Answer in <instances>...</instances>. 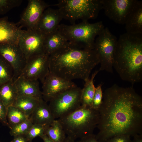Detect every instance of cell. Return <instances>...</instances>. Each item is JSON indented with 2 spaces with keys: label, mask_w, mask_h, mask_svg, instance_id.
I'll use <instances>...</instances> for the list:
<instances>
[{
  "label": "cell",
  "mask_w": 142,
  "mask_h": 142,
  "mask_svg": "<svg viewBox=\"0 0 142 142\" xmlns=\"http://www.w3.org/2000/svg\"><path fill=\"white\" fill-rule=\"evenodd\" d=\"M99 112V131L95 135L99 142L119 135L142 134V98L132 86L115 84L106 89Z\"/></svg>",
  "instance_id": "obj_1"
},
{
  "label": "cell",
  "mask_w": 142,
  "mask_h": 142,
  "mask_svg": "<svg viewBox=\"0 0 142 142\" xmlns=\"http://www.w3.org/2000/svg\"><path fill=\"white\" fill-rule=\"evenodd\" d=\"M99 64L93 49L82 48L69 42L49 57V72L72 81L75 79L85 81Z\"/></svg>",
  "instance_id": "obj_2"
},
{
  "label": "cell",
  "mask_w": 142,
  "mask_h": 142,
  "mask_svg": "<svg viewBox=\"0 0 142 142\" xmlns=\"http://www.w3.org/2000/svg\"><path fill=\"white\" fill-rule=\"evenodd\" d=\"M113 68L121 78L132 85L142 80V34L126 32L117 42Z\"/></svg>",
  "instance_id": "obj_3"
},
{
  "label": "cell",
  "mask_w": 142,
  "mask_h": 142,
  "mask_svg": "<svg viewBox=\"0 0 142 142\" xmlns=\"http://www.w3.org/2000/svg\"><path fill=\"white\" fill-rule=\"evenodd\" d=\"M99 119L98 111L81 106L69 114L57 119L67 136L75 140L93 134Z\"/></svg>",
  "instance_id": "obj_4"
},
{
  "label": "cell",
  "mask_w": 142,
  "mask_h": 142,
  "mask_svg": "<svg viewBox=\"0 0 142 142\" xmlns=\"http://www.w3.org/2000/svg\"><path fill=\"white\" fill-rule=\"evenodd\" d=\"M104 28L100 21L90 23L82 21L77 24H60L58 29L69 42L82 48L93 49L97 36Z\"/></svg>",
  "instance_id": "obj_5"
},
{
  "label": "cell",
  "mask_w": 142,
  "mask_h": 142,
  "mask_svg": "<svg viewBox=\"0 0 142 142\" xmlns=\"http://www.w3.org/2000/svg\"><path fill=\"white\" fill-rule=\"evenodd\" d=\"M56 6L63 18L72 24L78 19L84 21L94 19L102 9V0H59Z\"/></svg>",
  "instance_id": "obj_6"
},
{
  "label": "cell",
  "mask_w": 142,
  "mask_h": 142,
  "mask_svg": "<svg viewBox=\"0 0 142 142\" xmlns=\"http://www.w3.org/2000/svg\"><path fill=\"white\" fill-rule=\"evenodd\" d=\"M117 38L107 27L105 28L96 37L93 49L98 57L99 71L113 72V63Z\"/></svg>",
  "instance_id": "obj_7"
},
{
  "label": "cell",
  "mask_w": 142,
  "mask_h": 142,
  "mask_svg": "<svg viewBox=\"0 0 142 142\" xmlns=\"http://www.w3.org/2000/svg\"><path fill=\"white\" fill-rule=\"evenodd\" d=\"M82 90L77 86L59 93L49 101V107L55 119L67 115L81 106Z\"/></svg>",
  "instance_id": "obj_8"
},
{
  "label": "cell",
  "mask_w": 142,
  "mask_h": 142,
  "mask_svg": "<svg viewBox=\"0 0 142 142\" xmlns=\"http://www.w3.org/2000/svg\"><path fill=\"white\" fill-rule=\"evenodd\" d=\"M45 36L37 29L21 30L18 44L27 61L34 56L44 53V44Z\"/></svg>",
  "instance_id": "obj_9"
},
{
  "label": "cell",
  "mask_w": 142,
  "mask_h": 142,
  "mask_svg": "<svg viewBox=\"0 0 142 142\" xmlns=\"http://www.w3.org/2000/svg\"><path fill=\"white\" fill-rule=\"evenodd\" d=\"M137 0H102L106 16L115 23L124 24Z\"/></svg>",
  "instance_id": "obj_10"
},
{
  "label": "cell",
  "mask_w": 142,
  "mask_h": 142,
  "mask_svg": "<svg viewBox=\"0 0 142 142\" xmlns=\"http://www.w3.org/2000/svg\"><path fill=\"white\" fill-rule=\"evenodd\" d=\"M49 57L44 53L29 58L18 77L31 80L39 79L42 83L49 72Z\"/></svg>",
  "instance_id": "obj_11"
},
{
  "label": "cell",
  "mask_w": 142,
  "mask_h": 142,
  "mask_svg": "<svg viewBox=\"0 0 142 142\" xmlns=\"http://www.w3.org/2000/svg\"><path fill=\"white\" fill-rule=\"evenodd\" d=\"M51 5L42 0H29L27 6L16 23L20 27H25L27 30L37 29L40 19L44 12Z\"/></svg>",
  "instance_id": "obj_12"
},
{
  "label": "cell",
  "mask_w": 142,
  "mask_h": 142,
  "mask_svg": "<svg viewBox=\"0 0 142 142\" xmlns=\"http://www.w3.org/2000/svg\"><path fill=\"white\" fill-rule=\"evenodd\" d=\"M0 55L12 67L14 81L21 74L26 65L27 60L18 44H0Z\"/></svg>",
  "instance_id": "obj_13"
},
{
  "label": "cell",
  "mask_w": 142,
  "mask_h": 142,
  "mask_svg": "<svg viewBox=\"0 0 142 142\" xmlns=\"http://www.w3.org/2000/svg\"><path fill=\"white\" fill-rule=\"evenodd\" d=\"M42 83L43 97L46 101H49L59 93L77 86L72 81L65 79L49 71Z\"/></svg>",
  "instance_id": "obj_14"
},
{
  "label": "cell",
  "mask_w": 142,
  "mask_h": 142,
  "mask_svg": "<svg viewBox=\"0 0 142 142\" xmlns=\"http://www.w3.org/2000/svg\"><path fill=\"white\" fill-rule=\"evenodd\" d=\"M63 19L62 13L58 9L48 7L44 11L37 29L45 35L47 34L58 29Z\"/></svg>",
  "instance_id": "obj_15"
},
{
  "label": "cell",
  "mask_w": 142,
  "mask_h": 142,
  "mask_svg": "<svg viewBox=\"0 0 142 142\" xmlns=\"http://www.w3.org/2000/svg\"><path fill=\"white\" fill-rule=\"evenodd\" d=\"M21 30L16 24L9 21L7 17L0 18V44H18Z\"/></svg>",
  "instance_id": "obj_16"
},
{
  "label": "cell",
  "mask_w": 142,
  "mask_h": 142,
  "mask_svg": "<svg viewBox=\"0 0 142 142\" xmlns=\"http://www.w3.org/2000/svg\"><path fill=\"white\" fill-rule=\"evenodd\" d=\"M14 81L18 95L29 97L39 100L43 99L42 94L38 80L19 77Z\"/></svg>",
  "instance_id": "obj_17"
},
{
  "label": "cell",
  "mask_w": 142,
  "mask_h": 142,
  "mask_svg": "<svg viewBox=\"0 0 142 142\" xmlns=\"http://www.w3.org/2000/svg\"><path fill=\"white\" fill-rule=\"evenodd\" d=\"M126 32L142 34V1L137 0L125 23Z\"/></svg>",
  "instance_id": "obj_18"
},
{
  "label": "cell",
  "mask_w": 142,
  "mask_h": 142,
  "mask_svg": "<svg viewBox=\"0 0 142 142\" xmlns=\"http://www.w3.org/2000/svg\"><path fill=\"white\" fill-rule=\"evenodd\" d=\"M29 118L33 124L46 126L52 123L55 119L46 101L40 100Z\"/></svg>",
  "instance_id": "obj_19"
},
{
  "label": "cell",
  "mask_w": 142,
  "mask_h": 142,
  "mask_svg": "<svg viewBox=\"0 0 142 142\" xmlns=\"http://www.w3.org/2000/svg\"><path fill=\"white\" fill-rule=\"evenodd\" d=\"M68 42L57 29L45 35L44 44V53L50 55L64 47Z\"/></svg>",
  "instance_id": "obj_20"
},
{
  "label": "cell",
  "mask_w": 142,
  "mask_h": 142,
  "mask_svg": "<svg viewBox=\"0 0 142 142\" xmlns=\"http://www.w3.org/2000/svg\"><path fill=\"white\" fill-rule=\"evenodd\" d=\"M18 95L13 80L0 86V100L7 108L13 105Z\"/></svg>",
  "instance_id": "obj_21"
},
{
  "label": "cell",
  "mask_w": 142,
  "mask_h": 142,
  "mask_svg": "<svg viewBox=\"0 0 142 142\" xmlns=\"http://www.w3.org/2000/svg\"><path fill=\"white\" fill-rule=\"evenodd\" d=\"M99 72V70L95 71L92 74L90 78L84 81L85 84L82 90L81 96V106L91 108L95 88L94 80Z\"/></svg>",
  "instance_id": "obj_22"
},
{
  "label": "cell",
  "mask_w": 142,
  "mask_h": 142,
  "mask_svg": "<svg viewBox=\"0 0 142 142\" xmlns=\"http://www.w3.org/2000/svg\"><path fill=\"white\" fill-rule=\"evenodd\" d=\"M41 100L29 97L18 95L12 105L19 109L29 118Z\"/></svg>",
  "instance_id": "obj_23"
},
{
  "label": "cell",
  "mask_w": 142,
  "mask_h": 142,
  "mask_svg": "<svg viewBox=\"0 0 142 142\" xmlns=\"http://www.w3.org/2000/svg\"><path fill=\"white\" fill-rule=\"evenodd\" d=\"M44 134L54 142H64L67 136L62 126L57 119L45 126Z\"/></svg>",
  "instance_id": "obj_24"
},
{
  "label": "cell",
  "mask_w": 142,
  "mask_h": 142,
  "mask_svg": "<svg viewBox=\"0 0 142 142\" xmlns=\"http://www.w3.org/2000/svg\"><path fill=\"white\" fill-rule=\"evenodd\" d=\"M28 118L25 114L17 108L12 105L7 108V119L10 128Z\"/></svg>",
  "instance_id": "obj_25"
},
{
  "label": "cell",
  "mask_w": 142,
  "mask_h": 142,
  "mask_svg": "<svg viewBox=\"0 0 142 142\" xmlns=\"http://www.w3.org/2000/svg\"><path fill=\"white\" fill-rule=\"evenodd\" d=\"M14 76V73L12 67L0 55V86L13 80Z\"/></svg>",
  "instance_id": "obj_26"
},
{
  "label": "cell",
  "mask_w": 142,
  "mask_h": 142,
  "mask_svg": "<svg viewBox=\"0 0 142 142\" xmlns=\"http://www.w3.org/2000/svg\"><path fill=\"white\" fill-rule=\"evenodd\" d=\"M33 124L29 118L12 127L10 134L13 136L17 135H25Z\"/></svg>",
  "instance_id": "obj_27"
},
{
  "label": "cell",
  "mask_w": 142,
  "mask_h": 142,
  "mask_svg": "<svg viewBox=\"0 0 142 142\" xmlns=\"http://www.w3.org/2000/svg\"><path fill=\"white\" fill-rule=\"evenodd\" d=\"M45 126L33 124L27 133L24 135L28 142H32L33 139L44 134Z\"/></svg>",
  "instance_id": "obj_28"
},
{
  "label": "cell",
  "mask_w": 142,
  "mask_h": 142,
  "mask_svg": "<svg viewBox=\"0 0 142 142\" xmlns=\"http://www.w3.org/2000/svg\"><path fill=\"white\" fill-rule=\"evenodd\" d=\"M22 0H0V15L5 14L13 8L19 6Z\"/></svg>",
  "instance_id": "obj_29"
},
{
  "label": "cell",
  "mask_w": 142,
  "mask_h": 142,
  "mask_svg": "<svg viewBox=\"0 0 142 142\" xmlns=\"http://www.w3.org/2000/svg\"><path fill=\"white\" fill-rule=\"evenodd\" d=\"M102 84L101 83L95 88L91 106V108L98 111L102 103L103 92L102 88Z\"/></svg>",
  "instance_id": "obj_30"
},
{
  "label": "cell",
  "mask_w": 142,
  "mask_h": 142,
  "mask_svg": "<svg viewBox=\"0 0 142 142\" xmlns=\"http://www.w3.org/2000/svg\"><path fill=\"white\" fill-rule=\"evenodd\" d=\"M7 108L0 100V123L8 127L7 119Z\"/></svg>",
  "instance_id": "obj_31"
},
{
  "label": "cell",
  "mask_w": 142,
  "mask_h": 142,
  "mask_svg": "<svg viewBox=\"0 0 142 142\" xmlns=\"http://www.w3.org/2000/svg\"><path fill=\"white\" fill-rule=\"evenodd\" d=\"M131 136L126 135H120L114 136L106 142H131Z\"/></svg>",
  "instance_id": "obj_32"
},
{
  "label": "cell",
  "mask_w": 142,
  "mask_h": 142,
  "mask_svg": "<svg viewBox=\"0 0 142 142\" xmlns=\"http://www.w3.org/2000/svg\"><path fill=\"white\" fill-rule=\"evenodd\" d=\"M77 142H99L93 134L80 139Z\"/></svg>",
  "instance_id": "obj_33"
},
{
  "label": "cell",
  "mask_w": 142,
  "mask_h": 142,
  "mask_svg": "<svg viewBox=\"0 0 142 142\" xmlns=\"http://www.w3.org/2000/svg\"><path fill=\"white\" fill-rule=\"evenodd\" d=\"M24 135H20L14 136V138L10 142H28Z\"/></svg>",
  "instance_id": "obj_34"
},
{
  "label": "cell",
  "mask_w": 142,
  "mask_h": 142,
  "mask_svg": "<svg viewBox=\"0 0 142 142\" xmlns=\"http://www.w3.org/2000/svg\"><path fill=\"white\" fill-rule=\"evenodd\" d=\"M133 137L131 142H142V134H137Z\"/></svg>",
  "instance_id": "obj_35"
},
{
  "label": "cell",
  "mask_w": 142,
  "mask_h": 142,
  "mask_svg": "<svg viewBox=\"0 0 142 142\" xmlns=\"http://www.w3.org/2000/svg\"><path fill=\"white\" fill-rule=\"evenodd\" d=\"M40 137L44 142H54L45 134H43Z\"/></svg>",
  "instance_id": "obj_36"
},
{
  "label": "cell",
  "mask_w": 142,
  "mask_h": 142,
  "mask_svg": "<svg viewBox=\"0 0 142 142\" xmlns=\"http://www.w3.org/2000/svg\"><path fill=\"white\" fill-rule=\"evenodd\" d=\"M64 142H75V140L67 136Z\"/></svg>",
  "instance_id": "obj_37"
}]
</instances>
